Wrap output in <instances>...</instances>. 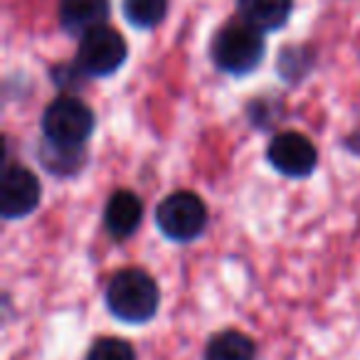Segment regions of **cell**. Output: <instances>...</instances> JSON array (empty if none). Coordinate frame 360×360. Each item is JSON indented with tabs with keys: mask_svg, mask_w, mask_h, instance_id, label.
<instances>
[{
	"mask_svg": "<svg viewBox=\"0 0 360 360\" xmlns=\"http://www.w3.org/2000/svg\"><path fill=\"white\" fill-rule=\"evenodd\" d=\"M158 286L143 269H121L106 286V306L126 323H146L158 311Z\"/></svg>",
	"mask_w": 360,
	"mask_h": 360,
	"instance_id": "obj_1",
	"label": "cell"
},
{
	"mask_svg": "<svg viewBox=\"0 0 360 360\" xmlns=\"http://www.w3.org/2000/svg\"><path fill=\"white\" fill-rule=\"evenodd\" d=\"M94 131V114L79 99L60 96L42 114V134L57 150L75 153L89 141Z\"/></svg>",
	"mask_w": 360,
	"mask_h": 360,
	"instance_id": "obj_2",
	"label": "cell"
},
{
	"mask_svg": "<svg viewBox=\"0 0 360 360\" xmlns=\"http://www.w3.org/2000/svg\"><path fill=\"white\" fill-rule=\"evenodd\" d=\"M264 57V35L247 20H230L212 42V60L222 72L247 75Z\"/></svg>",
	"mask_w": 360,
	"mask_h": 360,
	"instance_id": "obj_3",
	"label": "cell"
},
{
	"mask_svg": "<svg viewBox=\"0 0 360 360\" xmlns=\"http://www.w3.org/2000/svg\"><path fill=\"white\" fill-rule=\"evenodd\" d=\"M158 230L173 242H191L202 235L207 225V207L195 193H170L155 210Z\"/></svg>",
	"mask_w": 360,
	"mask_h": 360,
	"instance_id": "obj_4",
	"label": "cell"
},
{
	"mask_svg": "<svg viewBox=\"0 0 360 360\" xmlns=\"http://www.w3.org/2000/svg\"><path fill=\"white\" fill-rule=\"evenodd\" d=\"M126 42L114 27L101 25L82 35L77 65L89 77H109L126 62Z\"/></svg>",
	"mask_w": 360,
	"mask_h": 360,
	"instance_id": "obj_5",
	"label": "cell"
},
{
	"mask_svg": "<svg viewBox=\"0 0 360 360\" xmlns=\"http://www.w3.org/2000/svg\"><path fill=\"white\" fill-rule=\"evenodd\" d=\"M40 180L22 165H11L0 180V215L6 220L25 217L40 205Z\"/></svg>",
	"mask_w": 360,
	"mask_h": 360,
	"instance_id": "obj_6",
	"label": "cell"
},
{
	"mask_svg": "<svg viewBox=\"0 0 360 360\" xmlns=\"http://www.w3.org/2000/svg\"><path fill=\"white\" fill-rule=\"evenodd\" d=\"M266 155H269V163L281 175H289V178H306V175H311L316 168V160H319L314 143L304 134H299V131L276 134L271 139Z\"/></svg>",
	"mask_w": 360,
	"mask_h": 360,
	"instance_id": "obj_7",
	"label": "cell"
},
{
	"mask_svg": "<svg viewBox=\"0 0 360 360\" xmlns=\"http://www.w3.org/2000/svg\"><path fill=\"white\" fill-rule=\"evenodd\" d=\"M141 217H143V205L131 191H119L109 198L104 210V222L106 230L111 232V237L116 240H126L131 237L141 225Z\"/></svg>",
	"mask_w": 360,
	"mask_h": 360,
	"instance_id": "obj_8",
	"label": "cell"
},
{
	"mask_svg": "<svg viewBox=\"0 0 360 360\" xmlns=\"http://www.w3.org/2000/svg\"><path fill=\"white\" fill-rule=\"evenodd\" d=\"M109 18V0H62L60 22L72 35H86Z\"/></svg>",
	"mask_w": 360,
	"mask_h": 360,
	"instance_id": "obj_9",
	"label": "cell"
},
{
	"mask_svg": "<svg viewBox=\"0 0 360 360\" xmlns=\"http://www.w3.org/2000/svg\"><path fill=\"white\" fill-rule=\"evenodd\" d=\"M291 6L294 0H237L242 20H247L262 32L284 27L291 15Z\"/></svg>",
	"mask_w": 360,
	"mask_h": 360,
	"instance_id": "obj_10",
	"label": "cell"
},
{
	"mask_svg": "<svg viewBox=\"0 0 360 360\" xmlns=\"http://www.w3.org/2000/svg\"><path fill=\"white\" fill-rule=\"evenodd\" d=\"M255 343L245 333L237 330H222L207 343L205 360H255Z\"/></svg>",
	"mask_w": 360,
	"mask_h": 360,
	"instance_id": "obj_11",
	"label": "cell"
},
{
	"mask_svg": "<svg viewBox=\"0 0 360 360\" xmlns=\"http://www.w3.org/2000/svg\"><path fill=\"white\" fill-rule=\"evenodd\" d=\"M165 0H124V15L136 27H153L165 18Z\"/></svg>",
	"mask_w": 360,
	"mask_h": 360,
	"instance_id": "obj_12",
	"label": "cell"
},
{
	"mask_svg": "<svg viewBox=\"0 0 360 360\" xmlns=\"http://www.w3.org/2000/svg\"><path fill=\"white\" fill-rule=\"evenodd\" d=\"M86 360H136V353L121 338H99L91 345Z\"/></svg>",
	"mask_w": 360,
	"mask_h": 360,
	"instance_id": "obj_13",
	"label": "cell"
}]
</instances>
